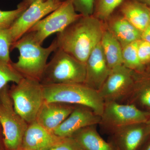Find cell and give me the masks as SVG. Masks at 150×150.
<instances>
[{"mask_svg": "<svg viewBox=\"0 0 150 150\" xmlns=\"http://www.w3.org/2000/svg\"><path fill=\"white\" fill-rule=\"evenodd\" d=\"M72 137L82 150H115L110 142H106L97 131L96 125L81 129Z\"/></svg>", "mask_w": 150, "mask_h": 150, "instance_id": "cell-18", "label": "cell"}, {"mask_svg": "<svg viewBox=\"0 0 150 150\" xmlns=\"http://www.w3.org/2000/svg\"><path fill=\"white\" fill-rule=\"evenodd\" d=\"M23 77L16 71L12 65L0 59V91L6 87L8 83H18Z\"/></svg>", "mask_w": 150, "mask_h": 150, "instance_id": "cell-23", "label": "cell"}, {"mask_svg": "<svg viewBox=\"0 0 150 150\" xmlns=\"http://www.w3.org/2000/svg\"><path fill=\"white\" fill-rule=\"evenodd\" d=\"M100 116L88 108L79 105L57 128L53 131L56 136L71 137L81 129L89 126L99 124Z\"/></svg>", "mask_w": 150, "mask_h": 150, "instance_id": "cell-12", "label": "cell"}, {"mask_svg": "<svg viewBox=\"0 0 150 150\" xmlns=\"http://www.w3.org/2000/svg\"><path fill=\"white\" fill-rule=\"evenodd\" d=\"M77 12L83 16L93 15L95 0H72Z\"/></svg>", "mask_w": 150, "mask_h": 150, "instance_id": "cell-26", "label": "cell"}, {"mask_svg": "<svg viewBox=\"0 0 150 150\" xmlns=\"http://www.w3.org/2000/svg\"><path fill=\"white\" fill-rule=\"evenodd\" d=\"M138 57L140 62L145 67L150 64V43L140 39L137 47Z\"/></svg>", "mask_w": 150, "mask_h": 150, "instance_id": "cell-27", "label": "cell"}, {"mask_svg": "<svg viewBox=\"0 0 150 150\" xmlns=\"http://www.w3.org/2000/svg\"><path fill=\"white\" fill-rule=\"evenodd\" d=\"M105 30L101 21L93 15L82 16L61 32L55 40L58 48L86 64L101 41Z\"/></svg>", "mask_w": 150, "mask_h": 150, "instance_id": "cell-1", "label": "cell"}, {"mask_svg": "<svg viewBox=\"0 0 150 150\" xmlns=\"http://www.w3.org/2000/svg\"><path fill=\"white\" fill-rule=\"evenodd\" d=\"M136 1L144 4L150 7V0H136Z\"/></svg>", "mask_w": 150, "mask_h": 150, "instance_id": "cell-32", "label": "cell"}, {"mask_svg": "<svg viewBox=\"0 0 150 150\" xmlns=\"http://www.w3.org/2000/svg\"><path fill=\"white\" fill-rule=\"evenodd\" d=\"M147 123L148 125H149V127L150 128V111L149 117V120H148V122H147Z\"/></svg>", "mask_w": 150, "mask_h": 150, "instance_id": "cell-34", "label": "cell"}, {"mask_svg": "<svg viewBox=\"0 0 150 150\" xmlns=\"http://www.w3.org/2000/svg\"><path fill=\"white\" fill-rule=\"evenodd\" d=\"M58 48L55 39L50 46L44 48L26 33L12 45L11 50L17 49L19 53L18 60L12 63L13 66L23 77L33 79L40 82L48 57Z\"/></svg>", "mask_w": 150, "mask_h": 150, "instance_id": "cell-2", "label": "cell"}, {"mask_svg": "<svg viewBox=\"0 0 150 150\" xmlns=\"http://www.w3.org/2000/svg\"><path fill=\"white\" fill-rule=\"evenodd\" d=\"M55 1H57L58 2H63L64 1L66 0H55Z\"/></svg>", "mask_w": 150, "mask_h": 150, "instance_id": "cell-36", "label": "cell"}, {"mask_svg": "<svg viewBox=\"0 0 150 150\" xmlns=\"http://www.w3.org/2000/svg\"><path fill=\"white\" fill-rule=\"evenodd\" d=\"M150 112L140 109L134 104L116 101L105 102L99 125L111 134L125 126L147 123Z\"/></svg>", "mask_w": 150, "mask_h": 150, "instance_id": "cell-6", "label": "cell"}, {"mask_svg": "<svg viewBox=\"0 0 150 150\" xmlns=\"http://www.w3.org/2000/svg\"><path fill=\"white\" fill-rule=\"evenodd\" d=\"M149 7V10H150V7Z\"/></svg>", "mask_w": 150, "mask_h": 150, "instance_id": "cell-37", "label": "cell"}, {"mask_svg": "<svg viewBox=\"0 0 150 150\" xmlns=\"http://www.w3.org/2000/svg\"><path fill=\"white\" fill-rule=\"evenodd\" d=\"M11 98L17 113L26 123H32L45 101L43 85L39 81L23 77L13 88Z\"/></svg>", "mask_w": 150, "mask_h": 150, "instance_id": "cell-5", "label": "cell"}, {"mask_svg": "<svg viewBox=\"0 0 150 150\" xmlns=\"http://www.w3.org/2000/svg\"><path fill=\"white\" fill-rule=\"evenodd\" d=\"M150 135L147 123L133 124L112 132L108 142L115 150H138Z\"/></svg>", "mask_w": 150, "mask_h": 150, "instance_id": "cell-11", "label": "cell"}, {"mask_svg": "<svg viewBox=\"0 0 150 150\" xmlns=\"http://www.w3.org/2000/svg\"><path fill=\"white\" fill-rule=\"evenodd\" d=\"M42 85L45 101L85 106L101 116L104 107V101L98 91L85 84Z\"/></svg>", "mask_w": 150, "mask_h": 150, "instance_id": "cell-3", "label": "cell"}, {"mask_svg": "<svg viewBox=\"0 0 150 150\" xmlns=\"http://www.w3.org/2000/svg\"><path fill=\"white\" fill-rule=\"evenodd\" d=\"M6 87L0 91V123L3 127L4 142L9 150L21 146L27 123L16 112Z\"/></svg>", "mask_w": 150, "mask_h": 150, "instance_id": "cell-8", "label": "cell"}, {"mask_svg": "<svg viewBox=\"0 0 150 150\" xmlns=\"http://www.w3.org/2000/svg\"><path fill=\"white\" fill-rule=\"evenodd\" d=\"M139 40L122 47V59L124 66L135 72L142 74L145 72L146 67L141 64L138 57L137 47Z\"/></svg>", "mask_w": 150, "mask_h": 150, "instance_id": "cell-21", "label": "cell"}, {"mask_svg": "<svg viewBox=\"0 0 150 150\" xmlns=\"http://www.w3.org/2000/svg\"><path fill=\"white\" fill-rule=\"evenodd\" d=\"M49 150H82L73 137H64L61 142Z\"/></svg>", "mask_w": 150, "mask_h": 150, "instance_id": "cell-28", "label": "cell"}, {"mask_svg": "<svg viewBox=\"0 0 150 150\" xmlns=\"http://www.w3.org/2000/svg\"><path fill=\"white\" fill-rule=\"evenodd\" d=\"M15 150H26L25 149H23V148L21 146L18 149H17Z\"/></svg>", "mask_w": 150, "mask_h": 150, "instance_id": "cell-35", "label": "cell"}, {"mask_svg": "<svg viewBox=\"0 0 150 150\" xmlns=\"http://www.w3.org/2000/svg\"><path fill=\"white\" fill-rule=\"evenodd\" d=\"M74 108L71 105L44 101L38 111L35 121L53 133L71 114Z\"/></svg>", "mask_w": 150, "mask_h": 150, "instance_id": "cell-15", "label": "cell"}, {"mask_svg": "<svg viewBox=\"0 0 150 150\" xmlns=\"http://www.w3.org/2000/svg\"><path fill=\"white\" fill-rule=\"evenodd\" d=\"M136 72L123 65L110 70L106 80L98 92L104 102L123 103L134 88Z\"/></svg>", "mask_w": 150, "mask_h": 150, "instance_id": "cell-9", "label": "cell"}, {"mask_svg": "<svg viewBox=\"0 0 150 150\" xmlns=\"http://www.w3.org/2000/svg\"><path fill=\"white\" fill-rule=\"evenodd\" d=\"M100 43L110 70L123 65L122 46L108 30H104Z\"/></svg>", "mask_w": 150, "mask_h": 150, "instance_id": "cell-20", "label": "cell"}, {"mask_svg": "<svg viewBox=\"0 0 150 150\" xmlns=\"http://www.w3.org/2000/svg\"><path fill=\"white\" fill-rule=\"evenodd\" d=\"M55 0H37L26 8L9 28L13 43L37 22L61 5Z\"/></svg>", "mask_w": 150, "mask_h": 150, "instance_id": "cell-10", "label": "cell"}, {"mask_svg": "<svg viewBox=\"0 0 150 150\" xmlns=\"http://www.w3.org/2000/svg\"><path fill=\"white\" fill-rule=\"evenodd\" d=\"M139 105L150 111V74L136 73L133 90L123 103Z\"/></svg>", "mask_w": 150, "mask_h": 150, "instance_id": "cell-19", "label": "cell"}, {"mask_svg": "<svg viewBox=\"0 0 150 150\" xmlns=\"http://www.w3.org/2000/svg\"><path fill=\"white\" fill-rule=\"evenodd\" d=\"M13 44L9 28H0V59L11 63L10 53Z\"/></svg>", "mask_w": 150, "mask_h": 150, "instance_id": "cell-24", "label": "cell"}, {"mask_svg": "<svg viewBox=\"0 0 150 150\" xmlns=\"http://www.w3.org/2000/svg\"><path fill=\"white\" fill-rule=\"evenodd\" d=\"M86 80L84 84L98 91L110 72L100 43L89 56L86 63Z\"/></svg>", "mask_w": 150, "mask_h": 150, "instance_id": "cell-13", "label": "cell"}, {"mask_svg": "<svg viewBox=\"0 0 150 150\" xmlns=\"http://www.w3.org/2000/svg\"><path fill=\"white\" fill-rule=\"evenodd\" d=\"M125 0H95L94 16L100 21L107 20Z\"/></svg>", "mask_w": 150, "mask_h": 150, "instance_id": "cell-22", "label": "cell"}, {"mask_svg": "<svg viewBox=\"0 0 150 150\" xmlns=\"http://www.w3.org/2000/svg\"><path fill=\"white\" fill-rule=\"evenodd\" d=\"M145 72L150 74V64H149L146 66V70H145Z\"/></svg>", "mask_w": 150, "mask_h": 150, "instance_id": "cell-33", "label": "cell"}, {"mask_svg": "<svg viewBox=\"0 0 150 150\" xmlns=\"http://www.w3.org/2000/svg\"><path fill=\"white\" fill-rule=\"evenodd\" d=\"M141 39L150 43V23L142 32Z\"/></svg>", "mask_w": 150, "mask_h": 150, "instance_id": "cell-29", "label": "cell"}, {"mask_svg": "<svg viewBox=\"0 0 150 150\" xmlns=\"http://www.w3.org/2000/svg\"><path fill=\"white\" fill-rule=\"evenodd\" d=\"M121 15L142 32L150 23L149 7L136 0H126L121 5Z\"/></svg>", "mask_w": 150, "mask_h": 150, "instance_id": "cell-16", "label": "cell"}, {"mask_svg": "<svg viewBox=\"0 0 150 150\" xmlns=\"http://www.w3.org/2000/svg\"><path fill=\"white\" fill-rule=\"evenodd\" d=\"M108 30L121 44L122 47L141 39L140 31L122 15L109 21Z\"/></svg>", "mask_w": 150, "mask_h": 150, "instance_id": "cell-17", "label": "cell"}, {"mask_svg": "<svg viewBox=\"0 0 150 150\" xmlns=\"http://www.w3.org/2000/svg\"><path fill=\"white\" fill-rule=\"evenodd\" d=\"M75 10L72 0H66L47 16L37 22L27 33L42 45L46 38L64 30L81 16Z\"/></svg>", "mask_w": 150, "mask_h": 150, "instance_id": "cell-7", "label": "cell"}, {"mask_svg": "<svg viewBox=\"0 0 150 150\" xmlns=\"http://www.w3.org/2000/svg\"><path fill=\"white\" fill-rule=\"evenodd\" d=\"M36 1L37 0H23L20 3L18 6H20L24 8H27L31 4Z\"/></svg>", "mask_w": 150, "mask_h": 150, "instance_id": "cell-30", "label": "cell"}, {"mask_svg": "<svg viewBox=\"0 0 150 150\" xmlns=\"http://www.w3.org/2000/svg\"><path fill=\"white\" fill-rule=\"evenodd\" d=\"M64 137L56 136L36 121L30 123L25 132L21 146L26 150H49Z\"/></svg>", "mask_w": 150, "mask_h": 150, "instance_id": "cell-14", "label": "cell"}, {"mask_svg": "<svg viewBox=\"0 0 150 150\" xmlns=\"http://www.w3.org/2000/svg\"><path fill=\"white\" fill-rule=\"evenodd\" d=\"M46 65L40 82L42 84L84 83L86 64L58 48Z\"/></svg>", "mask_w": 150, "mask_h": 150, "instance_id": "cell-4", "label": "cell"}, {"mask_svg": "<svg viewBox=\"0 0 150 150\" xmlns=\"http://www.w3.org/2000/svg\"><path fill=\"white\" fill-rule=\"evenodd\" d=\"M138 150H150V135Z\"/></svg>", "mask_w": 150, "mask_h": 150, "instance_id": "cell-31", "label": "cell"}, {"mask_svg": "<svg viewBox=\"0 0 150 150\" xmlns=\"http://www.w3.org/2000/svg\"><path fill=\"white\" fill-rule=\"evenodd\" d=\"M26 9L18 5L17 8L13 10H0V28H9L16 20Z\"/></svg>", "mask_w": 150, "mask_h": 150, "instance_id": "cell-25", "label": "cell"}]
</instances>
